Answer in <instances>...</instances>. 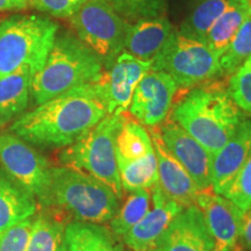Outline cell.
<instances>
[{
	"label": "cell",
	"mask_w": 251,
	"mask_h": 251,
	"mask_svg": "<svg viewBox=\"0 0 251 251\" xmlns=\"http://www.w3.org/2000/svg\"><path fill=\"white\" fill-rule=\"evenodd\" d=\"M68 251H124L120 238L102 225L72 221L65 226Z\"/></svg>",
	"instance_id": "44dd1931"
},
{
	"label": "cell",
	"mask_w": 251,
	"mask_h": 251,
	"mask_svg": "<svg viewBox=\"0 0 251 251\" xmlns=\"http://www.w3.org/2000/svg\"><path fill=\"white\" fill-rule=\"evenodd\" d=\"M126 21L163 17L165 13V0H106Z\"/></svg>",
	"instance_id": "f1b7e54d"
},
{
	"label": "cell",
	"mask_w": 251,
	"mask_h": 251,
	"mask_svg": "<svg viewBox=\"0 0 251 251\" xmlns=\"http://www.w3.org/2000/svg\"><path fill=\"white\" fill-rule=\"evenodd\" d=\"M240 243L244 249L251 251V208L244 213L242 228H241Z\"/></svg>",
	"instance_id": "836d02e7"
},
{
	"label": "cell",
	"mask_w": 251,
	"mask_h": 251,
	"mask_svg": "<svg viewBox=\"0 0 251 251\" xmlns=\"http://www.w3.org/2000/svg\"><path fill=\"white\" fill-rule=\"evenodd\" d=\"M65 225L49 212L34 218L33 229L26 251H57L64 240Z\"/></svg>",
	"instance_id": "4316f807"
},
{
	"label": "cell",
	"mask_w": 251,
	"mask_h": 251,
	"mask_svg": "<svg viewBox=\"0 0 251 251\" xmlns=\"http://www.w3.org/2000/svg\"><path fill=\"white\" fill-rule=\"evenodd\" d=\"M28 7V0H0V13L24 11Z\"/></svg>",
	"instance_id": "e575fe53"
},
{
	"label": "cell",
	"mask_w": 251,
	"mask_h": 251,
	"mask_svg": "<svg viewBox=\"0 0 251 251\" xmlns=\"http://www.w3.org/2000/svg\"><path fill=\"white\" fill-rule=\"evenodd\" d=\"M125 121L124 114H107L59 155L63 166L77 169L102 181L120 200L124 190L115 155V141Z\"/></svg>",
	"instance_id": "8992f818"
},
{
	"label": "cell",
	"mask_w": 251,
	"mask_h": 251,
	"mask_svg": "<svg viewBox=\"0 0 251 251\" xmlns=\"http://www.w3.org/2000/svg\"><path fill=\"white\" fill-rule=\"evenodd\" d=\"M243 67H246V68L250 69V70H251V55H250V57L247 59L246 63H244V64H243Z\"/></svg>",
	"instance_id": "8d00e7d4"
},
{
	"label": "cell",
	"mask_w": 251,
	"mask_h": 251,
	"mask_svg": "<svg viewBox=\"0 0 251 251\" xmlns=\"http://www.w3.org/2000/svg\"><path fill=\"white\" fill-rule=\"evenodd\" d=\"M111 187L85 172L68 166H51L46 208L67 213L75 221L102 225L120 207Z\"/></svg>",
	"instance_id": "277c9868"
},
{
	"label": "cell",
	"mask_w": 251,
	"mask_h": 251,
	"mask_svg": "<svg viewBox=\"0 0 251 251\" xmlns=\"http://www.w3.org/2000/svg\"><path fill=\"white\" fill-rule=\"evenodd\" d=\"M0 165L46 207L51 165L42 153L11 130L1 131Z\"/></svg>",
	"instance_id": "9c48e42d"
},
{
	"label": "cell",
	"mask_w": 251,
	"mask_h": 251,
	"mask_svg": "<svg viewBox=\"0 0 251 251\" xmlns=\"http://www.w3.org/2000/svg\"><path fill=\"white\" fill-rule=\"evenodd\" d=\"M69 21L78 39L101 59L105 70L125 51L130 24L106 0H89Z\"/></svg>",
	"instance_id": "52a82bcc"
},
{
	"label": "cell",
	"mask_w": 251,
	"mask_h": 251,
	"mask_svg": "<svg viewBox=\"0 0 251 251\" xmlns=\"http://www.w3.org/2000/svg\"><path fill=\"white\" fill-rule=\"evenodd\" d=\"M196 205L202 213L215 251H233L240 243L244 216L242 209L212 188L199 192Z\"/></svg>",
	"instance_id": "7c38bea8"
},
{
	"label": "cell",
	"mask_w": 251,
	"mask_h": 251,
	"mask_svg": "<svg viewBox=\"0 0 251 251\" xmlns=\"http://www.w3.org/2000/svg\"><path fill=\"white\" fill-rule=\"evenodd\" d=\"M105 68L98 56L76 35L56 36L42 69L34 75L31 97L36 105L84 84L97 83Z\"/></svg>",
	"instance_id": "3957f363"
},
{
	"label": "cell",
	"mask_w": 251,
	"mask_h": 251,
	"mask_svg": "<svg viewBox=\"0 0 251 251\" xmlns=\"http://www.w3.org/2000/svg\"><path fill=\"white\" fill-rule=\"evenodd\" d=\"M251 55V15L244 21L224 54L219 57L221 75H233Z\"/></svg>",
	"instance_id": "83f0119b"
},
{
	"label": "cell",
	"mask_w": 251,
	"mask_h": 251,
	"mask_svg": "<svg viewBox=\"0 0 251 251\" xmlns=\"http://www.w3.org/2000/svg\"><path fill=\"white\" fill-rule=\"evenodd\" d=\"M124 192L151 191L158 185V168L155 150L135 161L118 164Z\"/></svg>",
	"instance_id": "d4e9b609"
},
{
	"label": "cell",
	"mask_w": 251,
	"mask_h": 251,
	"mask_svg": "<svg viewBox=\"0 0 251 251\" xmlns=\"http://www.w3.org/2000/svg\"><path fill=\"white\" fill-rule=\"evenodd\" d=\"M164 146L186 169L200 192L212 188V153L175 120H165L158 129Z\"/></svg>",
	"instance_id": "4fadbf2b"
},
{
	"label": "cell",
	"mask_w": 251,
	"mask_h": 251,
	"mask_svg": "<svg viewBox=\"0 0 251 251\" xmlns=\"http://www.w3.org/2000/svg\"><path fill=\"white\" fill-rule=\"evenodd\" d=\"M107 115L96 83L84 84L24 113L9 130L34 147L67 148Z\"/></svg>",
	"instance_id": "6da1fadb"
},
{
	"label": "cell",
	"mask_w": 251,
	"mask_h": 251,
	"mask_svg": "<svg viewBox=\"0 0 251 251\" xmlns=\"http://www.w3.org/2000/svg\"><path fill=\"white\" fill-rule=\"evenodd\" d=\"M251 155V117H244L233 136L212 155V190L224 196L228 185Z\"/></svg>",
	"instance_id": "e0dca14e"
},
{
	"label": "cell",
	"mask_w": 251,
	"mask_h": 251,
	"mask_svg": "<svg viewBox=\"0 0 251 251\" xmlns=\"http://www.w3.org/2000/svg\"><path fill=\"white\" fill-rule=\"evenodd\" d=\"M34 216L0 234V251H26L33 229Z\"/></svg>",
	"instance_id": "1f68e13d"
},
{
	"label": "cell",
	"mask_w": 251,
	"mask_h": 251,
	"mask_svg": "<svg viewBox=\"0 0 251 251\" xmlns=\"http://www.w3.org/2000/svg\"><path fill=\"white\" fill-rule=\"evenodd\" d=\"M58 25L36 14H18L0 21V78L21 67L35 75L42 69L57 36Z\"/></svg>",
	"instance_id": "5b68a950"
},
{
	"label": "cell",
	"mask_w": 251,
	"mask_h": 251,
	"mask_svg": "<svg viewBox=\"0 0 251 251\" xmlns=\"http://www.w3.org/2000/svg\"><path fill=\"white\" fill-rule=\"evenodd\" d=\"M157 251H215L205 219L197 205L175 216L156 246Z\"/></svg>",
	"instance_id": "9a60e30c"
},
{
	"label": "cell",
	"mask_w": 251,
	"mask_h": 251,
	"mask_svg": "<svg viewBox=\"0 0 251 251\" xmlns=\"http://www.w3.org/2000/svg\"><path fill=\"white\" fill-rule=\"evenodd\" d=\"M33 77L29 68L21 67L0 78V127L15 121L27 109Z\"/></svg>",
	"instance_id": "ffe728a7"
},
{
	"label": "cell",
	"mask_w": 251,
	"mask_h": 251,
	"mask_svg": "<svg viewBox=\"0 0 251 251\" xmlns=\"http://www.w3.org/2000/svg\"><path fill=\"white\" fill-rule=\"evenodd\" d=\"M234 1L236 0H198L178 31L184 36L203 42L211 27Z\"/></svg>",
	"instance_id": "603a6c76"
},
{
	"label": "cell",
	"mask_w": 251,
	"mask_h": 251,
	"mask_svg": "<svg viewBox=\"0 0 251 251\" xmlns=\"http://www.w3.org/2000/svg\"><path fill=\"white\" fill-rule=\"evenodd\" d=\"M177 90V84L170 75L150 70L134 91L130 114L142 126L157 128L168 119Z\"/></svg>",
	"instance_id": "8fae6325"
},
{
	"label": "cell",
	"mask_w": 251,
	"mask_h": 251,
	"mask_svg": "<svg viewBox=\"0 0 251 251\" xmlns=\"http://www.w3.org/2000/svg\"><path fill=\"white\" fill-rule=\"evenodd\" d=\"M57 251H68V248H67V244H65L64 240H63V242L61 243V246H59L58 250Z\"/></svg>",
	"instance_id": "d590c367"
},
{
	"label": "cell",
	"mask_w": 251,
	"mask_h": 251,
	"mask_svg": "<svg viewBox=\"0 0 251 251\" xmlns=\"http://www.w3.org/2000/svg\"><path fill=\"white\" fill-rule=\"evenodd\" d=\"M89 0H28L29 7L57 18H70Z\"/></svg>",
	"instance_id": "d6a6232c"
},
{
	"label": "cell",
	"mask_w": 251,
	"mask_h": 251,
	"mask_svg": "<svg viewBox=\"0 0 251 251\" xmlns=\"http://www.w3.org/2000/svg\"><path fill=\"white\" fill-rule=\"evenodd\" d=\"M151 191L140 190L130 192L125 202L119 207L117 214L109 221L112 233L121 240L146 216L151 207Z\"/></svg>",
	"instance_id": "484cf974"
},
{
	"label": "cell",
	"mask_w": 251,
	"mask_h": 251,
	"mask_svg": "<svg viewBox=\"0 0 251 251\" xmlns=\"http://www.w3.org/2000/svg\"><path fill=\"white\" fill-rule=\"evenodd\" d=\"M150 136L157 157L158 186L166 196L184 208L196 205L200 191L193 178L164 146L157 128L150 130Z\"/></svg>",
	"instance_id": "2e32d148"
},
{
	"label": "cell",
	"mask_w": 251,
	"mask_h": 251,
	"mask_svg": "<svg viewBox=\"0 0 251 251\" xmlns=\"http://www.w3.org/2000/svg\"><path fill=\"white\" fill-rule=\"evenodd\" d=\"M244 117L227 86L207 81L192 87L176 103L171 119L213 155L233 136Z\"/></svg>",
	"instance_id": "7a4b0ae2"
},
{
	"label": "cell",
	"mask_w": 251,
	"mask_h": 251,
	"mask_svg": "<svg viewBox=\"0 0 251 251\" xmlns=\"http://www.w3.org/2000/svg\"><path fill=\"white\" fill-rule=\"evenodd\" d=\"M250 15L251 0H236L215 21L206 34L203 43L219 58Z\"/></svg>",
	"instance_id": "7402d4cb"
},
{
	"label": "cell",
	"mask_w": 251,
	"mask_h": 251,
	"mask_svg": "<svg viewBox=\"0 0 251 251\" xmlns=\"http://www.w3.org/2000/svg\"><path fill=\"white\" fill-rule=\"evenodd\" d=\"M152 205L137 225L121 238L130 251H152L175 216L184 207L169 198L157 185L151 190Z\"/></svg>",
	"instance_id": "5bb4252c"
},
{
	"label": "cell",
	"mask_w": 251,
	"mask_h": 251,
	"mask_svg": "<svg viewBox=\"0 0 251 251\" xmlns=\"http://www.w3.org/2000/svg\"><path fill=\"white\" fill-rule=\"evenodd\" d=\"M151 70V62L142 61L124 51L118 56L96 85L107 108V114H124L129 108L137 84Z\"/></svg>",
	"instance_id": "30bf717a"
},
{
	"label": "cell",
	"mask_w": 251,
	"mask_h": 251,
	"mask_svg": "<svg viewBox=\"0 0 251 251\" xmlns=\"http://www.w3.org/2000/svg\"><path fill=\"white\" fill-rule=\"evenodd\" d=\"M151 151L153 144L149 131L140 122L126 119L115 141L118 164L139 159Z\"/></svg>",
	"instance_id": "cb8c5ba5"
},
{
	"label": "cell",
	"mask_w": 251,
	"mask_h": 251,
	"mask_svg": "<svg viewBox=\"0 0 251 251\" xmlns=\"http://www.w3.org/2000/svg\"><path fill=\"white\" fill-rule=\"evenodd\" d=\"M152 251H157V250H156V249H155V250H152Z\"/></svg>",
	"instance_id": "74e56055"
},
{
	"label": "cell",
	"mask_w": 251,
	"mask_h": 251,
	"mask_svg": "<svg viewBox=\"0 0 251 251\" xmlns=\"http://www.w3.org/2000/svg\"><path fill=\"white\" fill-rule=\"evenodd\" d=\"M151 70L170 75L180 89H192L222 76L219 58L201 41L176 30L151 62Z\"/></svg>",
	"instance_id": "ba28073f"
},
{
	"label": "cell",
	"mask_w": 251,
	"mask_h": 251,
	"mask_svg": "<svg viewBox=\"0 0 251 251\" xmlns=\"http://www.w3.org/2000/svg\"><path fill=\"white\" fill-rule=\"evenodd\" d=\"M37 200L0 165V234L35 215Z\"/></svg>",
	"instance_id": "d6986e66"
},
{
	"label": "cell",
	"mask_w": 251,
	"mask_h": 251,
	"mask_svg": "<svg viewBox=\"0 0 251 251\" xmlns=\"http://www.w3.org/2000/svg\"><path fill=\"white\" fill-rule=\"evenodd\" d=\"M224 197L228 198L244 213L251 208V155L228 185Z\"/></svg>",
	"instance_id": "f546056e"
},
{
	"label": "cell",
	"mask_w": 251,
	"mask_h": 251,
	"mask_svg": "<svg viewBox=\"0 0 251 251\" xmlns=\"http://www.w3.org/2000/svg\"><path fill=\"white\" fill-rule=\"evenodd\" d=\"M175 28L164 17L142 19L130 24L125 51L142 61L152 62L169 42Z\"/></svg>",
	"instance_id": "ac0fdd59"
},
{
	"label": "cell",
	"mask_w": 251,
	"mask_h": 251,
	"mask_svg": "<svg viewBox=\"0 0 251 251\" xmlns=\"http://www.w3.org/2000/svg\"><path fill=\"white\" fill-rule=\"evenodd\" d=\"M227 90L244 114L251 115V70L241 67L229 78Z\"/></svg>",
	"instance_id": "4dcf8cb0"
}]
</instances>
